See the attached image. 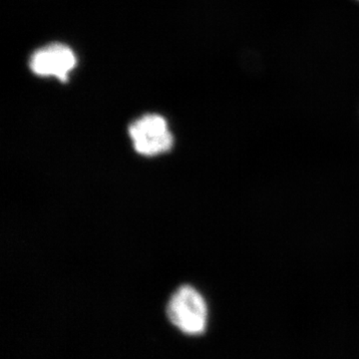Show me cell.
Masks as SVG:
<instances>
[{"label": "cell", "instance_id": "cell-1", "mask_svg": "<svg viewBox=\"0 0 359 359\" xmlns=\"http://www.w3.org/2000/svg\"><path fill=\"white\" fill-rule=\"evenodd\" d=\"M168 320L188 335L204 334L208 327V304L199 290L192 285L178 287L167 304Z\"/></svg>", "mask_w": 359, "mask_h": 359}, {"label": "cell", "instance_id": "cell-2", "mask_svg": "<svg viewBox=\"0 0 359 359\" xmlns=\"http://www.w3.org/2000/svg\"><path fill=\"white\" fill-rule=\"evenodd\" d=\"M128 131L134 150L145 157H156L173 148V134L162 116H142L130 125Z\"/></svg>", "mask_w": 359, "mask_h": 359}, {"label": "cell", "instance_id": "cell-3", "mask_svg": "<svg viewBox=\"0 0 359 359\" xmlns=\"http://www.w3.org/2000/svg\"><path fill=\"white\" fill-rule=\"evenodd\" d=\"M29 65L33 73L39 76L57 77L66 82L76 66V57L69 47L54 43L34 52Z\"/></svg>", "mask_w": 359, "mask_h": 359}, {"label": "cell", "instance_id": "cell-4", "mask_svg": "<svg viewBox=\"0 0 359 359\" xmlns=\"http://www.w3.org/2000/svg\"><path fill=\"white\" fill-rule=\"evenodd\" d=\"M358 1H359V0H358Z\"/></svg>", "mask_w": 359, "mask_h": 359}]
</instances>
